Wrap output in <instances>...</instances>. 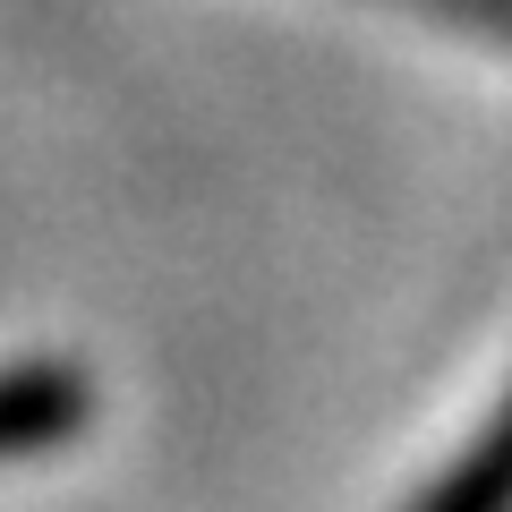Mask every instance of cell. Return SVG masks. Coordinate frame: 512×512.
Masks as SVG:
<instances>
[{
  "instance_id": "obj_3",
  "label": "cell",
  "mask_w": 512,
  "mask_h": 512,
  "mask_svg": "<svg viewBox=\"0 0 512 512\" xmlns=\"http://www.w3.org/2000/svg\"><path fill=\"white\" fill-rule=\"evenodd\" d=\"M419 9H436V18H461V26H487V35L512 43V0H419Z\"/></svg>"
},
{
  "instance_id": "obj_2",
  "label": "cell",
  "mask_w": 512,
  "mask_h": 512,
  "mask_svg": "<svg viewBox=\"0 0 512 512\" xmlns=\"http://www.w3.org/2000/svg\"><path fill=\"white\" fill-rule=\"evenodd\" d=\"M410 512H512V393L495 402V419L470 436V453H461Z\"/></svg>"
},
{
  "instance_id": "obj_1",
  "label": "cell",
  "mask_w": 512,
  "mask_h": 512,
  "mask_svg": "<svg viewBox=\"0 0 512 512\" xmlns=\"http://www.w3.org/2000/svg\"><path fill=\"white\" fill-rule=\"evenodd\" d=\"M86 384L69 367H9L0 376V461L9 453H43V444H69L86 427Z\"/></svg>"
}]
</instances>
